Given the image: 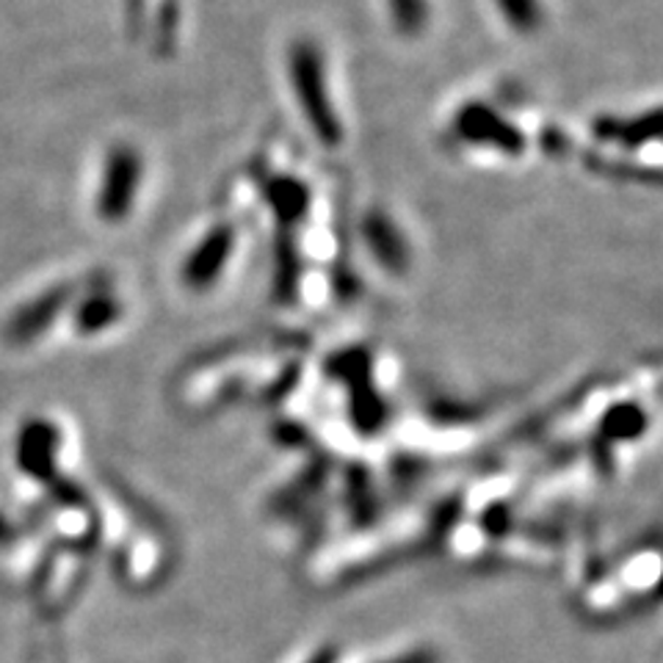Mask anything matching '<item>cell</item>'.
<instances>
[{"label":"cell","mask_w":663,"mask_h":663,"mask_svg":"<svg viewBox=\"0 0 663 663\" xmlns=\"http://www.w3.org/2000/svg\"><path fill=\"white\" fill-rule=\"evenodd\" d=\"M288 69H291L293 92H296L302 114L310 123L313 133L323 146L341 144L343 125L337 119L335 103L329 100L327 69H323V55L318 44L310 39H298L288 53Z\"/></svg>","instance_id":"obj_1"},{"label":"cell","mask_w":663,"mask_h":663,"mask_svg":"<svg viewBox=\"0 0 663 663\" xmlns=\"http://www.w3.org/2000/svg\"><path fill=\"white\" fill-rule=\"evenodd\" d=\"M454 133L473 146H487L503 155H520L525 150V136L487 103H464L454 116Z\"/></svg>","instance_id":"obj_2"},{"label":"cell","mask_w":663,"mask_h":663,"mask_svg":"<svg viewBox=\"0 0 663 663\" xmlns=\"http://www.w3.org/2000/svg\"><path fill=\"white\" fill-rule=\"evenodd\" d=\"M141 186V158L133 146H114L105 161L100 186V214L109 221H123L136 205Z\"/></svg>","instance_id":"obj_3"},{"label":"cell","mask_w":663,"mask_h":663,"mask_svg":"<svg viewBox=\"0 0 663 663\" xmlns=\"http://www.w3.org/2000/svg\"><path fill=\"white\" fill-rule=\"evenodd\" d=\"M232 250H235V230L230 225H216L214 230H207V235L191 250L183 263L186 285L194 288V291H205V288L214 285L225 271Z\"/></svg>","instance_id":"obj_4"},{"label":"cell","mask_w":663,"mask_h":663,"mask_svg":"<svg viewBox=\"0 0 663 663\" xmlns=\"http://www.w3.org/2000/svg\"><path fill=\"white\" fill-rule=\"evenodd\" d=\"M362 238H366L371 255L387 268L390 275H404L409 268V246L401 227L390 219L384 211H371L362 219Z\"/></svg>","instance_id":"obj_5"},{"label":"cell","mask_w":663,"mask_h":663,"mask_svg":"<svg viewBox=\"0 0 663 663\" xmlns=\"http://www.w3.org/2000/svg\"><path fill=\"white\" fill-rule=\"evenodd\" d=\"M661 133V109H652L633 119L620 116H600L595 123V136L602 141H614L622 146H641L647 141H655Z\"/></svg>","instance_id":"obj_6"},{"label":"cell","mask_w":663,"mask_h":663,"mask_svg":"<svg viewBox=\"0 0 663 663\" xmlns=\"http://www.w3.org/2000/svg\"><path fill=\"white\" fill-rule=\"evenodd\" d=\"M268 196V205L277 214L282 227L296 225L305 219L307 207H310V189L296 177H275L263 186Z\"/></svg>","instance_id":"obj_7"},{"label":"cell","mask_w":663,"mask_h":663,"mask_svg":"<svg viewBox=\"0 0 663 663\" xmlns=\"http://www.w3.org/2000/svg\"><path fill=\"white\" fill-rule=\"evenodd\" d=\"M495 7L503 14L506 23L520 34L539 31L545 23V9L539 0H495Z\"/></svg>","instance_id":"obj_8"},{"label":"cell","mask_w":663,"mask_h":663,"mask_svg":"<svg viewBox=\"0 0 663 663\" xmlns=\"http://www.w3.org/2000/svg\"><path fill=\"white\" fill-rule=\"evenodd\" d=\"M387 9L390 17H393V25H396V31L415 37V34L426 28L429 0H387Z\"/></svg>","instance_id":"obj_9"}]
</instances>
